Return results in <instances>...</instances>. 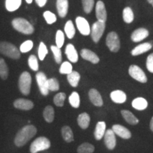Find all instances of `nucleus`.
Instances as JSON below:
<instances>
[{
    "mask_svg": "<svg viewBox=\"0 0 153 153\" xmlns=\"http://www.w3.org/2000/svg\"><path fill=\"white\" fill-rule=\"evenodd\" d=\"M37 133L35 126L28 125L24 126L16 134L14 139V143L17 147H22L27 143Z\"/></svg>",
    "mask_w": 153,
    "mask_h": 153,
    "instance_id": "nucleus-1",
    "label": "nucleus"
},
{
    "mask_svg": "<svg viewBox=\"0 0 153 153\" xmlns=\"http://www.w3.org/2000/svg\"><path fill=\"white\" fill-rule=\"evenodd\" d=\"M12 26L15 30L20 33L24 34L33 33L34 32V28L33 25L26 19L22 18H16L12 21Z\"/></svg>",
    "mask_w": 153,
    "mask_h": 153,
    "instance_id": "nucleus-2",
    "label": "nucleus"
},
{
    "mask_svg": "<svg viewBox=\"0 0 153 153\" xmlns=\"http://www.w3.org/2000/svg\"><path fill=\"white\" fill-rule=\"evenodd\" d=\"M0 53L15 60L21 57L20 51L14 45L8 42H0Z\"/></svg>",
    "mask_w": 153,
    "mask_h": 153,
    "instance_id": "nucleus-3",
    "label": "nucleus"
},
{
    "mask_svg": "<svg viewBox=\"0 0 153 153\" xmlns=\"http://www.w3.org/2000/svg\"><path fill=\"white\" fill-rule=\"evenodd\" d=\"M51 142L47 137H39L36 138L30 146V152L31 153H38L41 151L48 150L51 148Z\"/></svg>",
    "mask_w": 153,
    "mask_h": 153,
    "instance_id": "nucleus-4",
    "label": "nucleus"
},
{
    "mask_svg": "<svg viewBox=\"0 0 153 153\" xmlns=\"http://www.w3.org/2000/svg\"><path fill=\"white\" fill-rule=\"evenodd\" d=\"M31 76L29 72H24L21 74L19 79V87L23 94L28 95L30 91L31 86Z\"/></svg>",
    "mask_w": 153,
    "mask_h": 153,
    "instance_id": "nucleus-5",
    "label": "nucleus"
},
{
    "mask_svg": "<svg viewBox=\"0 0 153 153\" xmlns=\"http://www.w3.org/2000/svg\"><path fill=\"white\" fill-rule=\"evenodd\" d=\"M105 28H106L105 22H99V21H97L92 25L91 29V36L94 43H98L101 39V36L104 34Z\"/></svg>",
    "mask_w": 153,
    "mask_h": 153,
    "instance_id": "nucleus-6",
    "label": "nucleus"
},
{
    "mask_svg": "<svg viewBox=\"0 0 153 153\" xmlns=\"http://www.w3.org/2000/svg\"><path fill=\"white\" fill-rule=\"evenodd\" d=\"M106 43L107 47L111 52L116 53L119 51L120 48V40L116 32H110L107 35Z\"/></svg>",
    "mask_w": 153,
    "mask_h": 153,
    "instance_id": "nucleus-7",
    "label": "nucleus"
},
{
    "mask_svg": "<svg viewBox=\"0 0 153 153\" xmlns=\"http://www.w3.org/2000/svg\"><path fill=\"white\" fill-rule=\"evenodd\" d=\"M128 72L130 76L133 77L134 79L137 80L141 83H145L148 81V78L145 75V72L140 68L137 65H131L129 68Z\"/></svg>",
    "mask_w": 153,
    "mask_h": 153,
    "instance_id": "nucleus-8",
    "label": "nucleus"
},
{
    "mask_svg": "<svg viewBox=\"0 0 153 153\" xmlns=\"http://www.w3.org/2000/svg\"><path fill=\"white\" fill-rule=\"evenodd\" d=\"M36 78L41 93L43 96H47L49 93V89L48 87V79H47L46 75L43 72H39L36 74Z\"/></svg>",
    "mask_w": 153,
    "mask_h": 153,
    "instance_id": "nucleus-9",
    "label": "nucleus"
},
{
    "mask_svg": "<svg viewBox=\"0 0 153 153\" xmlns=\"http://www.w3.org/2000/svg\"><path fill=\"white\" fill-rule=\"evenodd\" d=\"M76 25L80 33L83 36H89L91 33L90 26L87 19L82 16H78L76 18Z\"/></svg>",
    "mask_w": 153,
    "mask_h": 153,
    "instance_id": "nucleus-10",
    "label": "nucleus"
},
{
    "mask_svg": "<svg viewBox=\"0 0 153 153\" xmlns=\"http://www.w3.org/2000/svg\"><path fill=\"white\" fill-rule=\"evenodd\" d=\"M104 143L108 150H114L116 145V134L112 129L106 131L104 134Z\"/></svg>",
    "mask_w": 153,
    "mask_h": 153,
    "instance_id": "nucleus-11",
    "label": "nucleus"
},
{
    "mask_svg": "<svg viewBox=\"0 0 153 153\" xmlns=\"http://www.w3.org/2000/svg\"><path fill=\"white\" fill-rule=\"evenodd\" d=\"M96 16L99 22H106L107 19V12L104 3L102 1H98L96 5Z\"/></svg>",
    "mask_w": 153,
    "mask_h": 153,
    "instance_id": "nucleus-12",
    "label": "nucleus"
},
{
    "mask_svg": "<svg viewBox=\"0 0 153 153\" xmlns=\"http://www.w3.org/2000/svg\"><path fill=\"white\" fill-rule=\"evenodd\" d=\"M14 106L15 108L20 110L28 111L33 108V103L31 101L25 99H18L14 101Z\"/></svg>",
    "mask_w": 153,
    "mask_h": 153,
    "instance_id": "nucleus-13",
    "label": "nucleus"
},
{
    "mask_svg": "<svg viewBox=\"0 0 153 153\" xmlns=\"http://www.w3.org/2000/svg\"><path fill=\"white\" fill-rule=\"evenodd\" d=\"M112 130L114 131V133L117 135L118 136L123 139H129L131 137V133L128 129L126 128V127L116 124V125L113 126Z\"/></svg>",
    "mask_w": 153,
    "mask_h": 153,
    "instance_id": "nucleus-14",
    "label": "nucleus"
},
{
    "mask_svg": "<svg viewBox=\"0 0 153 153\" xmlns=\"http://www.w3.org/2000/svg\"><path fill=\"white\" fill-rule=\"evenodd\" d=\"M149 36V31L144 28H137L134 30L131 35V40L133 42H140Z\"/></svg>",
    "mask_w": 153,
    "mask_h": 153,
    "instance_id": "nucleus-15",
    "label": "nucleus"
},
{
    "mask_svg": "<svg viewBox=\"0 0 153 153\" xmlns=\"http://www.w3.org/2000/svg\"><path fill=\"white\" fill-rule=\"evenodd\" d=\"M89 97L91 102L96 106H101L104 104L102 97L97 89H91L89 91Z\"/></svg>",
    "mask_w": 153,
    "mask_h": 153,
    "instance_id": "nucleus-16",
    "label": "nucleus"
},
{
    "mask_svg": "<svg viewBox=\"0 0 153 153\" xmlns=\"http://www.w3.org/2000/svg\"><path fill=\"white\" fill-rule=\"evenodd\" d=\"M81 56L85 60L89 61L93 64H97L99 62V58L97 56V55L93 52V51H90L88 49H82L81 51Z\"/></svg>",
    "mask_w": 153,
    "mask_h": 153,
    "instance_id": "nucleus-17",
    "label": "nucleus"
},
{
    "mask_svg": "<svg viewBox=\"0 0 153 153\" xmlns=\"http://www.w3.org/2000/svg\"><path fill=\"white\" fill-rule=\"evenodd\" d=\"M56 7L59 16H60L61 18L65 17L68 12V0H57Z\"/></svg>",
    "mask_w": 153,
    "mask_h": 153,
    "instance_id": "nucleus-18",
    "label": "nucleus"
},
{
    "mask_svg": "<svg viewBox=\"0 0 153 153\" xmlns=\"http://www.w3.org/2000/svg\"><path fill=\"white\" fill-rule=\"evenodd\" d=\"M65 54L70 62L75 63L78 61V53L72 44H68L65 48Z\"/></svg>",
    "mask_w": 153,
    "mask_h": 153,
    "instance_id": "nucleus-19",
    "label": "nucleus"
},
{
    "mask_svg": "<svg viewBox=\"0 0 153 153\" xmlns=\"http://www.w3.org/2000/svg\"><path fill=\"white\" fill-rule=\"evenodd\" d=\"M111 99L116 104H123L126 101V94L121 90L113 91L110 94Z\"/></svg>",
    "mask_w": 153,
    "mask_h": 153,
    "instance_id": "nucleus-20",
    "label": "nucleus"
},
{
    "mask_svg": "<svg viewBox=\"0 0 153 153\" xmlns=\"http://www.w3.org/2000/svg\"><path fill=\"white\" fill-rule=\"evenodd\" d=\"M151 48H152V45L149 43L140 44V45L135 47V48L133 49V51H131V55L133 56H137V55L148 52Z\"/></svg>",
    "mask_w": 153,
    "mask_h": 153,
    "instance_id": "nucleus-21",
    "label": "nucleus"
},
{
    "mask_svg": "<svg viewBox=\"0 0 153 153\" xmlns=\"http://www.w3.org/2000/svg\"><path fill=\"white\" fill-rule=\"evenodd\" d=\"M106 133V123L104 121H99L96 126V128L94 131L95 139L97 140H100L104 136V134Z\"/></svg>",
    "mask_w": 153,
    "mask_h": 153,
    "instance_id": "nucleus-22",
    "label": "nucleus"
},
{
    "mask_svg": "<svg viewBox=\"0 0 153 153\" xmlns=\"http://www.w3.org/2000/svg\"><path fill=\"white\" fill-rule=\"evenodd\" d=\"M77 123L82 129H87L90 123V116L87 113H82L77 118Z\"/></svg>",
    "mask_w": 153,
    "mask_h": 153,
    "instance_id": "nucleus-23",
    "label": "nucleus"
},
{
    "mask_svg": "<svg viewBox=\"0 0 153 153\" xmlns=\"http://www.w3.org/2000/svg\"><path fill=\"white\" fill-rule=\"evenodd\" d=\"M132 106L135 109L143 111L148 107V103L145 99L142 98V97H138V98L135 99L132 101Z\"/></svg>",
    "mask_w": 153,
    "mask_h": 153,
    "instance_id": "nucleus-24",
    "label": "nucleus"
},
{
    "mask_svg": "<svg viewBox=\"0 0 153 153\" xmlns=\"http://www.w3.org/2000/svg\"><path fill=\"white\" fill-rule=\"evenodd\" d=\"M120 113H121L123 118L127 123L131 124V125H136V124L138 123V119L131 111L128 110H122Z\"/></svg>",
    "mask_w": 153,
    "mask_h": 153,
    "instance_id": "nucleus-25",
    "label": "nucleus"
},
{
    "mask_svg": "<svg viewBox=\"0 0 153 153\" xmlns=\"http://www.w3.org/2000/svg\"><path fill=\"white\" fill-rule=\"evenodd\" d=\"M22 0H6L5 7L7 11L12 12V11H16L21 4H22Z\"/></svg>",
    "mask_w": 153,
    "mask_h": 153,
    "instance_id": "nucleus-26",
    "label": "nucleus"
},
{
    "mask_svg": "<svg viewBox=\"0 0 153 153\" xmlns=\"http://www.w3.org/2000/svg\"><path fill=\"white\" fill-rule=\"evenodd\" d=\"M62 132V135L63 139L66 141L67 143H71L74 140V135L72 133V129L68 126H64L61 130Z\"/></svg>",
    "mask_w": 153,
    "mask_h": 153,
    "instance_id": "nucleus-27",
    "label": "nucleus"
},
{
    "mask_svg": "<svg viewBox=\"0 0 153 153\" xmlns=\"http://www.w3.org/2000/svg\"><path fill=\"white\" fill-rule=\"evenodd\" d=\"M43 117L48 123H52L55 117L54 108L51 106L45 107L43 111Z\"/></svg>",
    "mask_w": 153,
    "mask_h": 153,
    "instance_id": "nucleus-28",
    "label": "nucleus"
},
{
    "mask_svg": "<svg viewBox=\"0 0 153 153\" xmlns=\"http://www.w3.org/2000/svg\"><path fill=\"white\" fill-rule=\"evenodd\" d=\"M80 79V74L76 71H72L68 74V80L70 85L73 87H77Z\"/></svg>",
    "mask_w": 153,
    "mask_h": 153,
    "instance_id": "nucleus-29",
    "label": "nucleus"
},
{
    "mask_svg": "<svg viewBox=\"0 0 153 153\" xmlns=\"http://www.w3.org/2000/svg\"><path fill=\"white\" fill-rule=\"evenodd\" d=\"M65 32L68 38L72 39L75 35V28H74L73 23L71 20L68 21L65 26Z\"/></svg>",
    "mask_w": 153,
    "mask_h": 153,
    "instance_id": "nucleus-30",
    "label": "nucleus"
},
{
    "mask_svg": "<svg viewBox=\"0 0 153 153\" xmlns=\"http://www.w3.org/2000/svg\"><path fill=\"white\" fill-rule=\"evenodd\" d=\"M9 75V68L3 58H0V77L2 79H7Z\"/></svg>",
    "mask_w": 153,
    "mask_h": 153,
    "instance_id": "nucleus-31",
    "label": "nucleus"
},
{
    "mask_svg": "<svg viewBox=\"0 0 153 153\" xmlns=\"http://www.w3.org/2000/svg\"><path fill=\"white\" fill-rule=\"evenodd\" d=\"M123 21L127 24H131L134 20V14L130 7H126L123 11Z\"/></svg>",
    "mask_w": 153,
    "mask_h": 153,
    "instance_id": "nucleus-32",
    "label": "nucleus"
},
{
    "mask_svg": "<svg viewBox=\"0 0 153 153\" xmlns=\"http://www.w3.org/2000/svg\"><path fill=\"white\" fill-rule=\"evenodd\" d=\"M69 102L70 105L74 108H79L80 105V98L79 94L76 91H74L71 94V95L69 97Z\"/></svg>",
    "mask_w": 153,
    "mask_h": 153,
    "instance_id": "nucleus-33",
    "label": "nucleus"
},
{
    "mask_svg": "<svg viewBox=\"0 0 153 153\" xmlns=\"http://www.w3.org/2000/svg\"><path fill=\"white\" fill-rule=\"evenodd\" d=\"M94 151V146L88 143H83L77 148L78 153H93Z\"/></svg>",
    "mask_w": 153,
    "mask_h": 153,
    "instance_id": "nucleus-34",
    "label": "nucleus"
},
{
    "mask_svg": "<svg viewBox=\"0 0 153 153\" xmlns=\"http://www.w3.org/2000/svg\"><path fill=\"white\" fill-rule=\"evenodd\" d=\"M66 99V94L63 92H60L57 94L55 96L54 99H53V101H54V104L56 105L57 106L62 107L64 105L65 100Z\"/></svg>",
    "mask_w": 153,
    "mask_h": 153,
    "instance_id": "nucleus-35",
    "label": "nucleus"
},
{
    "mask_svg": "<svg viewBox=\"0 0 153 153\" xmlns=\"http://www.w3.org/2000/svg\"><path fill=\"white\" fill-rule=\"evenodd\" d=\"M51 48L53 53V55H54L55 62L57 64H60L62 62V53H61L60 48H59L56 45H52L51 47Z\"/></svg>",
    "mask_w": 153,
    "mask_h": 153,
    "instance_id": "nucleus-36",
    "label": "nucleus"
},
{
    "mask_svg": "<svg viewBox=\"0 0 153 153\" xmlns=\"http://www.w3.org/2000/svg\"><path fill=\"white\" fill-rule=\"evenodd\" d=\"M48 87L49 91H55L59 90L60 89V85L57 79L55 78H51L48 79Z\"/></svg>",
    "mask_w": 153,
    "mask_h": 153,
    "instance_id": "nucleus-37",
    "label": "nucleus"
},
{
    "mask_svg": "<svg viewBox=\"0 0 153 153\" xmlns=\"http://www.w3.org/2000/svg\"><path fill=\"white\" fill-rule=\"evenodd\" d=\"M60 74H68L72 72V66L69 62H64L61 65L60 70H59Z\"/></svg>",
    "mask_w": 153,
    "mask_h": 153,
    "instance_id": "nucleus-38",
    "label": "nucleus"
},
{
    "mask_svg": "<svg viewBox=\"0 0 153 153\" xmlns=\"http://www.w3.org/2000/svg\"><path fill=\"white\" fill-rule=\"evenodd\" d=\"M83 9L85 13L89 14L92 11L94 5V0H82Z\"/></svg>",
    "mask_w": 153,
    "mask_h": 153,
    "instance_id": "nucleus-39",
    "label": "nucleus"
},
{
    "mask_svg": "<svg viewBox=\"0 0 153 153\" xmlns=\"http://www.w3.org/2000/svg\"><path fill=\"white\" fill-rule=\"evenodd\" d=\"M28 65H29L30 68L33 71H38V59L36 56L33 55H31L29 56V58H28Z\"/></svg>",
    "mask_w": 153,
    "mask_h": 153,
    "instance_id": "nucleus-40",
    "label": "nucleus"
},
{
    "mask_svg": "<svg viewBox=\"0 0 153 153\" xmlns=\"http://www.w3.org/2000/svg\"><path fill=\"white\" fill-rule=\"evenodd\" d=\"M33 41H30V40H28V41H26L23 43L20 46V52L23 53H26L29 52V51L33 48Z\"/></svg>",
    "mask_w": 153,
    "mask_h": 153,
    "instance_id": "nucleus-41",
    "label": "nucleus"
},
{
    "mask_svg": "<svg viewBox=\"0 0 153 153\" xmlns=\"http://www.w3.org/2000/svg\"><path fill=\"white\" fill-rule=\"evenodd\" d=\"M55 42H56V46L59 48H62L64 45L65 42V35L62 30H58L56 33V36H55Z\"/></svg>",
    "mask_w": 153,
    "mask_h": 153,
    "instance_id": "nucleus-42",
    "label": "nucleus"
},
{
    "mask_svg": "<svg viewBox=\"0 0 153 153\" xmlns=\"http://www.w3.org/2000/svg\"><path fill=\"white\" fill-rule=\"evenodd\" d=\"M43 17L46 21L48 24H53L57 21L56 16L50 11H45L43 13Z\"/></svg>",
    "mask_w": 153,
    "mask_h": 153,
    "instance_id": "nucleus-43",
    "label": "nucleus"
},
{
    "mask_svg": "<svg viewBox=\"0 0 153 153\" xmlns=\"http://www.w3.org/2000/svg\"><path fill=\"white\" fill-rule=\"evenodd\" d=\"M48 53V51L46 45L43 42H41L40 43L39 48H38V56H39L40 60H43L47 55Z\"/></svg>",
    "mask_w": 153,
    "mask_h": 153,
    "instance_id": "nucleus-44",
    "label": "nucleus"
},
{
    "mask_svg": "<svg viewBox=\"0 0 153 153\" xmlns=\"http://www.w3.org/2000/svg\"><path fill=\"white\" fill-rule=\"evenodd\" d=\"M146 66L148 71L151 72V73H153V53H151L150 55H149L148 58H147Z\"/></svg>",
    "mask_w": 153,
    "mask_h": 153,
    "instance_id": "nucleus-45",
    "label": "nucleus"
},
{
    "mask_svg": "<svg viewBox=\"0 0 153 153\" xmlns=\"http://www.w3.org/2000/svg\"><path fill=\"white\" fill-rule=\"evenodd\" d=\"M36 2L37 4L38 7H43L45 5L47 2V0H36Z\"/></svg>",
    "mask_w": 153,
    "mask_h": 153,
    "instance_id": "nucleus-46",
    "label": "nucleus"
},
{
    "mask_svg": "<svg viewBox=\"0 0 153 153\" xmlns=\"http://www.w3.org/2000/svg\"><path fill=\"white\" fill-rule=\"evenodd\" d=\"M150 127L151 131H152L153 132V117L152 118V119H151L150 124Z\"/></svg>",
    "mask_w": 153,
    "mask_h": 153,
    "instance_id": "nucleus-47",
    "label": "nucleus"
},
{
    "mask_svg": "<svg viewBox=\"0 0 153 153\" xmlns=\"http://www.w3.org/2000/svg\"><path fill=\"white\" fill-rule=\"evenodd\" d=\"M26 1L28 4H31L32 1H33V0H26Z\"/></svg>",
    "mask_w": 153,
    "mask_h": 153,
    "instance_id": "nucleus-48",
    "label": "nucleus"
},
{
    "mask_svg": "<svg viewBox=\"0 0 153 153\" xmlns=\"http://www.w3.org/2000/svg\"><path fill=\"white\" fill-rule=\"evenodd\" d=\"M148 1L150 4H152V7H153V0H148Z\"/></svg>",
    "mask_w": 153,
    "mask_h": 153,
    "instance_id": "nucleus-49",
    "label": "nucleus"
}]
</instances>
